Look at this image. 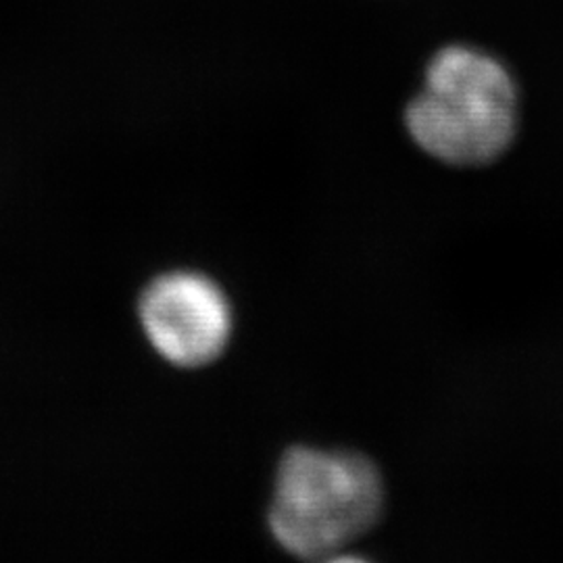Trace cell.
<instances>
[{
	"label": "cell",
	"mask_w": 563,
	"mask_h": 563,
	"mask_svg": "<svg viewBox=\"0 0 563 563\" xmlns=\"http://www.w3.org/2000/svg\"><path fill=\"white\" fill-rule=\"evenodd\" d=\"M141 320L153 346L181 367L213 362L232 330L230 305L220 286L192 272L153 282L142 297Z\"/></svg>",
	"instance_id": "cell-3"
},
{
	"label": "cell",
	"mask_w": 563,
	"mask_h": 563,
	"mask_svg": "<svg viewBox=\"0 0 563 563\" xmlns=\"http://www.w3.org/2000/svg\"><path fill=\"white\" fill-rule=\"evenodd\" d=\"M383 501V481L369 460L297 446L282 460L269 528L288 553L330 560L374 528Z\"/></svg>",
	"instance_id": "cell-2"
},
{
	"label": "cell",
	"mask_w": 563,
	"mask_h": 563,
	"mask_svg": "<svg viewBox=\"0 0 563 563\" xmlns=\"http://www.w3.org/2000/svg\"><path fill=\"white\" fill-rule=\"evenodd\" d=\"M405 123L439 162H495L516 136V86L499 60L467 46H446L430 60L426 86L409 102Z\"/></svg>",
	"instance_id": "cell-1"
}]
</instances>
